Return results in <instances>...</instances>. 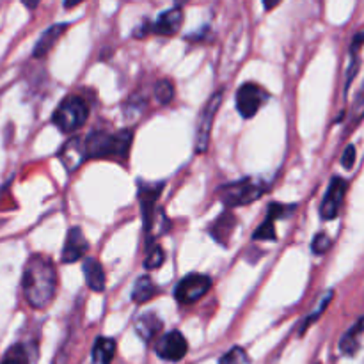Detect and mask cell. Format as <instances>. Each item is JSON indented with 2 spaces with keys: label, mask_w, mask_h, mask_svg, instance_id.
Instances as JSON below:
<instances>
[{
  "label": "cell",
  "mask_w": 364,
  "mask_h": 364,
  "mask_svg": "<svg viewBox=\"0 0 364 364\" xmlns=\"http://www.w3.org/2000/svg\"><path fill=\"white\" fill-rule=\"evenodd\" d=\"M212 288V279L205 274H188L174 288V299L180 304L188 306L201 301Z\"/></svg>",
  "instance_id": "6"
},
{
  "label": "cell",
  "mask_w": 364,
  "mask_h": 364,
  "mask_svg": "<svg viewBox=\"0 0 364 364\" xmlns=\"http://www.w3.org/2000/svg\"><path fill=\"white\" fill-rule=\"evenodd\" d=\"M235 226H237V217H235L233 212L228 210V212H224L223 215H219L212 224H210L208 233L215 238V242H219V244L223 245H228V242H230L231 238V233L235 231Z\"/></svg>",
  "instance_id": "16"
},
{
  "label": "cell",
  "mask_w": 364,
  "mask_h": 364,
  "mask_svg": "<svg viewBox=\"0 0 364 364\" xmlns=\"http://www.w3.org/2000/svg\"><path fill=\"white\" fill-rule=\"evenodd\" d=\"M68 27H70L68 23H55L52 25V27L46 28L41 34V38L38 39V43H36L34 50H32V57L43 59L45 55H48L50 50H52L53 46H55V43L63 38V34L68 31Z\"/></svg>",
  "instance_id": "15"
},
{
  "label": "cell",
  "mask_w": 364,
  "mask_h": 364,
  "mask_svg": "<svg viewBox=\"0 0 364 364\" xmlns=\"http://www.w3.org/2000/svg\"><path fill=\"white\" fill-rule=\"evenodd\" d=\"M132 141H134L132 130H96L84 139L87 159L116 160V162H124L128 159Z\"/></svg>",
  "instance_id": "2"
},
{
  "label": "cell",
  "mask_w": 364,
  "mask_h": 364,
  "mask_svg": "<svg viewBox=\"0 0 364 364\" xmlns=\"http://www.w3.org/2000/svg\"><path fill=\"white\" fill-rule=\"evenodd\" d=\"M279 2L281 0H263V7H265V11H272L279 6Z\"/></svg>",
  "instance_id": "31"
},
{
  "label": "cell",
  "mask_w": 364,
  "mask_h": 364,
  "mask_svg": "<svg viewBox=\"0 0 364 364\" xmlns=\"http://www.w3.org/2000/svg\"><path fill=\"white\" fill-rule=\"evenodd\" d=\"M153 92H155V98L159 100L160 103L167 105V103L173 102L174 98V84L171 80H166V78H164V80L156 82Z\"/></svg>",
  "instance_id": "22"
},
{
  "label": "cell",
  "mask_w": 364,
  "mask_h": 364,
  "mask_svg": "<svg viewBox=\"0 0 364 364\" xmlns=\"http://www.w3.org/2000/svg\"><path fill=\"white\" fill-rule=\"evenodd\" d=\"M265 192V181L256 180V178H245V180L233 181V183H228L224 187H220L219 199L228 210H233L237 206H245L258 201Z\"/></svg>",
  "instance_id": "3"
},
{
  "label": "cell",
  "mask_w": 364,
  "mask_h": 364,
  "mask_svg": "<svg viewBox=\"0 0 364 364\" xmlns=\"http://www.w3.org/2000/svg\"><path fill=\"white\" fill-rule=\"evenodd\" d=\"M82 2H85V0H64V9H73Z\"/></svg>",
  "instance_id": "33"
},
{
  "label": "cell",
  "mask_w": 364,
  "mask_h": 364,
  "mask_svg": "<svg viewBox=\"0 0 364 364\" xmlns=\"http://www.w3.org/2000/svg\"><path fill=\"white\" fill-rule=\"evenodd\" d=\"M82 270H84L85 283L92 291L100 294V291L105 290V270H103L102 263L98 259L87 258L82 265Z\"/></svg>",
  "instance_id": "17"
},
{
  "label": "cell",
  "mask_w": 364,
  "mask_h": 364,
  "mask_svg": "<svg viewBox=\"0 0 364 364\" xmlns=\"http://www.w3.org/2000/svg\"><path fill=\"white\" fill-rule=\"evenodd\" d=\"M269 100V92L255 82H245L237 91V109L244 119H251Z\"/></svg>",
  "instance_id": "7"
},
{
  "label": "cell",
  "mask_w": 364,
  "mask_h": 364,
  "mask_svg": "<svg viewBox=\"0 0 364 364\" xmlns=\"http://www.w3.org/2000/svg\"><path fill=\"white\" fill-rule=\"evenodd\" d=\"M183 9L181 7L174 6L173 9L164 11L159 18H156L155 23H151V32L156 36H174L178 34V31L183 25Z\"/></svg>",
  "instance_id": "13"
},
{
  "label": "cell",
  "mask_w": 364,
  "mask_h": 364,
  "mask_svg": "<svg viewBox=\"0 0 364 364\" xmlns=\"http://www.w3.org/2000/svg\"><path fill=\"white\" fill-rule=\"evenodd\" d=\"M21 288L31 308L43 311L52 304L57 294V270L48 256L32 255L27 259Z\"/></svg>",
  "instance_id": "1"
},
{
  "label": "cell",
  "mask_w": 364,
  "mask_h": 364,
  "mask_svg": "<svg viewBox=\"0 0 364 364\" xmlns=\"http://www.w3.org/2000/svg\"><path fill=\"white\" fill-rule=\"evenodd\" d=\"M219 364H251V359H249L247 352L242 347H233L230 352L220 358Z\"/></svg>",
  "instance_id": "25"
},
{
  "label": "cell",
  "mask_w": 364,
  "mask_h": 364,
  "mask_svg": "<svg viewBox=\"0 0 364 364\" xmlns=\"http://www.w3.org/2000/svg\"><path fill=\"white\" fill-rule=\"evenodd\" d=\"M331 249V238L327 237L326 233H318L315 238H313V244H311V251L315 255H326L327 251Z\"/></svg>",
  "instance_id": "28"
},
{
  "label": "cell",
  "mask_w": 364,
  "mask_h": 364,
  "mask_svg": "<svg viewBox=\"0 0 364 364\" xmlns=\"http://www.w3.org/2000/svg\"><path fill=\"white\" fill-rule=\"evenodd\" d=\"M223 91H217L212 98L206 102V105L203 107V110L198 116V123H196V137H194V149L196 153L203 155L206 153L210 146V137H212V127L213 121H215L217 112L220 109V103H223Z\"/></svg>",
  "instance_id": "5"
},
{
  "label": "cell",
  "mask_w": 364,
  "mask_h": 364,
  "mask_svg": "<svg viewBox=\"0 0 364 364\" xmlns=\"http://www.w3.org/2000/svg\"><path fill=\"white\" fill-rule=\"evenodd\" d=\"M162 329V320L155 313H146L135 320V331L144 341H151Z\"/></svg>",
  "instance_id": "18"
},
{
  "label": "cell",
  "mask_w": 364,
  "mask_h": 364,
  "mask_svg": "<svg viewBox=\"0 0 364 364\" xmlns=\"http://www.w3.org/2000/svg\"><path fill=\"white\" fill-rule=\"evenodd\" d=\"M185 2H188V0H174V4H176V7H181Z\"/></svg>",
  "instance_id": "34"
},
{
  "label": "cell",
  "mask_w": 364,
  "mask_h": 364,
  "mask_svg": "<svg viewBox=\"0 0 364 364\" xmlns=\"http://www.w3.org/2000/svg\"><path fill=\"white\" fill-rule=\"evenodd\" d=\"M57 156L63 162V166L66 167V171H70V173L77 171L85 162V159H87L84 139L73 137L68 142H64V146L59 149V155Z\"/></svg>",
  "instance_id": "12"
},
{
  "label": "cell",
  "mask_w": 364,
  "mask_h": 364,
  "mask_svg": "<svg viewBox=\"0 0 364 364\" xmlns=\"http://www.w3.org/2000/svg\"><path fill=\"white\" fill-rule=\"evenodd\" d=\"M276 220L272 217L267 215V219L259 224L258 230L255 231V240H269V242H276L277 233H276V226H274Z\"/></svg>",
  "instance_id": "23"
},
{
  "label": "cell",
  "mask_w": 364,
  "mask_h": 364,
  "mask_svg": "<svg viewBox=\"0 0 364 364\" xmlns=\"http://www.w3.org/2000/svg\"><path fill=\"white\" fill-rule=\"evenodd\" d=\"M363 117H364V82L361 89H359L358 96H355L354 105H352V121L358 123V121H361Z\"/></svg>",
  "instance_id": "29"
},
{
  "label": "cell",
  "mask_w": 364,
  "mask_h": 364,
  "mask_svg": "<svg viewBox=\"0 0 364 364\" xmlns=\"http://www.w3.org/2000/svg\"><path fill=\"white\" fill-rule=\"evenodd\" d=\"M155 350L156 354H159V358L171 363H176L187 355L188 343L180 331H171V333L164 334V336L156 341Z\"/></svg>",
  "instance_id": "9"
},
{
  "label": "cell",
  "mask_w": 364,
  "mask_h": 364,
  "mask_svg": "<svg viewBox=\"0 0 364 364\" xmlns=\"http://www.w3.org/2000/svg\"><path fill=\"white\" fill-rule=\"evenodd\" d=\"M354 164H355V146L348 144L347 148H345L343 156H341V166H343L345 169H352Z\"/></svg>",
  "instance_id": "30"
},
{
  "label": "cell",
  "mask_w": 364,
  "mask_h": 364,
  "mask_svg": "<svg viewBox=\"0 0 364 364\" xmlns=\"http://www.w3.org/2000/svg\"><path fill=\"white\" fill-rule=\"evenodd\" d=\"M89 117V105L82 96H66L53 112L52 121L63 134H73L85 124Z\"/></svg>",
  "instance_id": "4"
},
{
  "label": "cell",
  "mask_w": 364,
  "mask_h": 364,
  "mask_svg": "<svg viewBox=\"0 0 364 364\" xmlns=\"http://www.w3.org/2000/svg\"><path fill=\"white\" fill-rule=\"evenodd\" d=\"M331 301H333V291H327L326 295H322V299H320L318 306H316V308L313 309V313H311V315H309L308 318H306L304 326H302V333H304V331L308 329V327L311 326V323L315 322V320H318L320 316H322V313L326 311V309H327V306H329V302H331Z\"/></svg>",
  "instance_id": "26"
},
{
  "label": "cell",
  "mask_w": 364,
  "mask_h": 364,
  "mask_svg": "<svg viewBox=\"0 0 364 364\" xmlns=\"http://www.w3.org/2000/svg\"><path fill=\"white\" fill-rule=\"evenodd\" d=\"M116 354V341L112 338H98L92 345L91 364H110Z\"/></svg>",
  "instance_id": "19"
},
{
  "label": "cell",
  "mask_w": 364,
  "mask_h": 364,
  "mask_svg": "<svg viewBox=\"0 0 364 364\" xmlns=\"http://www.w3.org/2000/svg\"><path fill=\"white\" fill-rule=\"evenodd\" d=\"M89 251V242L85 240V235L82 228L73 226L66 235V242L63 247V263H75L84 258Z\"/></svg>",
  "instance_id": "11"
},
{
  "label": "cell",
  "mask_w": 364,
  "mask_h": 364,
  "mask_svg": "<svg viewBox=\"0 0 364 364\" xmlns=\"http://www.w3.org/2000/svg\"><path fill=\"white\" fill-rule=\"evenodd\" d=\"M159 294L160 288L153 283L151 277H139L137 283H135L134 287V291H132V301H134L135 304H144V302L151 301V299Z\"/></svg>",
  "instance_id": "20"
},
{
  "label": "cell",
  "mask_w": 364,
  "mask_h": 364,
  "mask_svg": "<svg viewBox=\"0 0 364 364\" xmlns=\"http://www.w3.org/2000/svg\"><path fill=\"white\" fill-rule=\"evenodd\" d=\"M364 43V32H359L358 36L354 38V41H352V46H350V66H348L347 70V84H345V87H350L352 80H354L355 73H358V66H359V50H361Z\"/></svg>",
  "instance_id": "21"
},
{
  "label": "cell",
  "mask_w": 364,
  "mask_h": 364,
  "mask_svg": "<svg viewBox=\"0 0 364 364\" xmlns=\"http://www.w3.org/2000/svg\"><path fill=\"white\" fill-rule=\"evenodd\" d=\"M164 262H166V255H164L162 247L160 245H153L148 251V255H146L144 267L148 270H156L164 265Z\"/></svg>",
  "instance_id": "24"
},
{
  "label": "cell",
  "mask_w": 364,
  "mask_h": 364,
  "mask_svg": "<svg viewBox=\"0 0 364 364\" xmlns=\"http://www.w3.org/2000/svg\"><path fill=\"white\" fill-rule=\"evenodd\" d=\"M164 183H144L141 181L139 183V191H137V199L139 205H141L142 210V220H144V228L146 231H149L151 228L153 220H155L156 215V199H159L160 192H162Z\"/></svg>",
  "instance_id": "10"
},
{
  "label": "cell",
  "mask_w": 364,
  "mask_h": 364,
  "mask_svg": "<svg viewBox=\"0 0 364 364\" xmlns=\"http://www.w3.org/2000/svg\"><path fill=\"white\" fill-rule=\"evenodd\" d=\"M340 350L350 358L364 354V316L343 334L340 341Z\"/></svg>",
  "instance_id": "14"
},
{
  "label": "cell",
  "mask_w": 364,
  "mask_h": 364,
  "mask_svg": "<svg viewBox=\"0 0 364 364\" xmlns=\"http://www.w3.org/2000/svg\"><path fill=\"white\" fill-rule=\"evenodd\" d=\"M347 188H348V183L347 180H343V178L334 176L333 180H331L326 196H323L322 205H320V215H322V219L326 220L336 219L341 206H343Z\"/></svg>",
  "instance_id": "8"
},
{
  "label": "cell",
  "mask_w": 364,
  "mask_h": 364,
  "mask_svg": "<svg viewBox=\"0 0 364 364\" xmlns=\"http://www.w3.org/2000/svg\"><path fill=\"white\" fill-rule=\"evenodd\" d=\"M39 2H41V0H21V4H23V6L31 11L36 9V7L39 6Z\"/></svg>",
  "instance_id": "32"
},
{
  "label": "cell",
  "mask_w": 364,
  "mask_h": 364,
  "mask_svg": "<svg viewBox=\"0 0 364 364\" xmlns=\"http://www.w3.org/2000/svg\"><path fill=\"white\" fill-rule=\"evenodd\" d=\"M0 364H28L27 352H25V348L21 345H14V347H11L7 350V354L4 355Z\"/></svg>",
  "instance_id": "27"
}]
</instances>
